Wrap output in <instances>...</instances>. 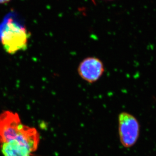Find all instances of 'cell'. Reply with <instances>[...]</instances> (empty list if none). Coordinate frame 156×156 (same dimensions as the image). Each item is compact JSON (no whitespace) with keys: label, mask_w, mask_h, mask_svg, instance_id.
Masks as SVG:
<instances>
[{"label":"cell","mask_w":156,"mask_h":156,"mask_svg":"<svg viewBox=\"0 0 156 156\" xmlns=\"http://www.w3.org/2000/svg\"><path fill=\"white\" fill-rule=\"evenodd\" d=\"M120 141L125 147H130L137 141L140 134V124L135 117L122 112L118 117Z\"/></svg>","instance_id":"3957f363"},{"label":"cell","mask_w":156,"mask_h":156,"mask_svg":"<svg viewBox=\"0 0 156 156\" xmlns=\"http://www.w3.org/2000/svg\"><path fill=\"white\" fill-rule=\"evenodd\" d=\"M30 37V33L16 12L7 14L0 23V43L8 54L26 50Z\"/></svg>","instance_id":"7a4b0ae2"},{"label":"cell","mask_w":156,"mask_h":156,"mask_svg":"<svg viewBox=\"0 0 156 156\" xmlns=\"http://www.w3.org/2000/svg\"><path fill=\"white\" fill-rule=\"evenodd\" d=\"M40 141L37 129L22 123L17 113L5 111L0 114V144L19 141L28 144L35 152Z\"/></svg>","instance_id":"6da1fadb"},{"label":"cell","mask_w":156,"mask_h":156,"mask_svg":"<svg viewBox=\"0 0 156 156\" xmlns=\"http://www.w3.org/2000/svg\"><path fill=\"white\" fill-rule=\"evenodd\" d=\"M78 75L89 83L98 81L105 72L103 62L97 57L90 56L83 59L77 67Z\"/></svg>","instance_id":"277c9868"},{"label":"cell","mask_w":156,"mask_h":156,"mask_svg":"<svg viewBox=\"0 0 156 156\" xmlns=\"http://www.w3.org/2000/svg\"><path fill=\"white\" fill-rule=\"evenodd\" d=\"M105 1H114V0H105Z\"/></svg>","instance_id":"52a82bcc"},{"label":"cell","mask_w":156,"mask_h":156,"mask_svg":"<svg viewBox=\"0 0 156 156\" xmlns=\"http://www.w3.org/2000/svg\"><path fill=\"white\" fill-rule=\"evenodd\" d=\"M4 156H33L34 151L28 144L19 141H10L0 144Z\"/></svg>","instance_id":"5b68a950"},{"label":"cell","mask_w":156,"mask_h":156,"mask_svg":"<svg viewBox=\"0 0 156 156\" xmlns=\"http://www.w3.org/2000/svg\"><path fill=\"white\" fill-rule=\"evenodd\" d=\"M11 0H0V4H7L11 1Z\"/></svg>","instance_id":"8992f818"}]
</instances>
